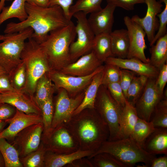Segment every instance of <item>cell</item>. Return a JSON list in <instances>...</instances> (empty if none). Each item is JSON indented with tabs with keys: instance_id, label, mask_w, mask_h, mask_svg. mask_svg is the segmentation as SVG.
<instances>
[{
	"instance_id": "30bf717a",
	"label": "cell",
	"mask_w": 167,
	"mask_h": 167,
	"mask_svg": "<svg viewBox=\"0 0 167 167\" xmlns=\"http://www.w3.org/2000/svg\"><path fill=\"white\" fill-rule=\"evenodd\" d=\"M103 68L102 65L92 74L85 76L69 75L55 71H50L47 74L56 90L63 88L70 96L74 97L84 91L90 83L94 76Z\"/></svg>"
},
{
	"instance_id": "603a6c76",
	"label": "cell",
	"mask_w": 167,
	"mask_h": 167,
	"mask_svg": "<svg viewBox=\"0 0 167 167\" xmlns=\"http://www.w3.org/2000/svg\"><path fill=\"white\" fill-rule=\"evenodd\" d=\"M139 118L134 105L126 99L119 118L120 139L130 137Z\"/></svg>"
},
{
	"instance_id": "836d02e7",
	"label": "cell",
	"mask_w": 167,
	"mask_h": 167,
	"mask_svg": "<svg viewBox=\"0 0 167 167\" xmlns=\"http://www.w3.org/2000/svg\"><path fill=\"white\" fill-rule=\"evenodd\" d=\"M148 78L143 75H136L133 79L127 92V100L134 105L142 93Z\"/></svg>"
},
{
	"instance_id": "60d3db41",
	"label": "cell",
	"mask_w": 167,
	"mask_h": 167,
	"mask_svg": "<svg viewBox=\"0 0 167 167\" xmlns=\"http://www.w3.org/2000/svg\"><path fill=\"white\" fill-rule=\"evenodd\" d=\"M106 86L114 99L119 105L123 107L126 99L119 82L109 84Z\"/></svg>"
},
{
	"instance_id": "d6986e66",
	"label": "cell",
	"mask_w": 167,
	"mask_h": 167,
	"mask_svg": "<svg viewBox=\"0 0 167 167\" xmlns=\"http://www.w3.org/2000/svg\"><path fill=\"white\" fill-rule=\"evenodd\" d=\"M104 63L116 66L121 69L127 70L148 78H156L159 72L158 69L150 63H145L135 58H121L110 57Z\"/></svg>"
},
{
	"instance_id": "c3c4849f",
	"label": "cell",
	"mask_w": 167,
	"mask_h": 167,
	"mask_svg": "<svg viewBox=\"0 0 167 167\" xmlns=\"http://www.w3.org/2000/svg\"><path fill=\"white\" fill-rule=\"evenodd\" d=\"M66 166L73 167H93L92 164L90 159H88L87 157H83L76 160L71 163L67 165Z\"/></svg>"
},
{
	"instance_id": "52a82bcc",
	"label": "cell",
	"mask_w": 167,
	"mask_h": 167,
	"mask_svg": "<svg viewBox=\"0 0 167 167\" xmlns=\"http://www.w3.org/2000/svg\"><path fill=\"white\" fill-rule=\"evenodd\" d=\"M123 107L112 96L107 87L101 84L94 103V108L108 125L109 137L108 140L120 139L119 120Z\"/></svg>"
},
{
	"instance_id": "db71d44e",
	"label": "cell",
	"mask_w": 167,
	"mask_h": 167,
	"mask_svg": "<svg viewBox=\"0 0 167 167\" xmlns=\"http://www.w3.org/2000/svg\"><path fill=\"white\" fill-rule=\"evenodd\" d=\"M5 166L4 159L1 152H0V167Z\"/></svg>"
},
{
	"instance_id": "f1b7e54d",
	"label": "cell",
	"mask_w": 167,
	"mask_h": 167,
	"mask_svg": "<svg viewBox=\"0 0 167 167\" xmlns=\"http://www.w3.org/2000/svg\"><path fill=\"white\" fill-rule=\"evenodd\" d=\"M25 0H14L8 6L4 7L0 13V27L8 19L15 18L20 22L25 20L28 17L25 4Z\"/></svg>"
},
{
	"instance_id": "816d5d0a",
	"label": "cell",
	"mask_w": 167,
	"mask_h": 167,
	"mask_svg": "<svg viewBox=\"0 0 167 167\" xmlns=\"http://www.w3.org/2000/svg\"><path fill=\"white\" fill-rule=\"evenodd\" d=\"M7 124L5 121H0V133L3 130Z\"/></svg>"
},
{
	"instance_id": "7a4b0ae2",
	"label": "cell",
	"mask_w": 167,
	"mask_h": 167,
	"mask_svg": "<svg viewBox=\"0 0 167 167\" xmlns=\"http://www.w3.org/2000/svg\"><path fill=\"white\" fill-rule=\"evenodd\" d=\"M64 126L82 150L94 153L109 138L108 125L95 108L73 115Z\"/></svg>"
},
{
	"instance_id": "5bb4252c",
	"label": "cell",
	"mask_w": 167,
	"mask_h": 167,
	"mask_svg": "<svg viewBox=\"0 0 167 167\" xmlns=\"http://www.w3.org/2000/svg\"><path fill=\"white\" fill-rule=\"evenodd\" d=\"M6 103L26 114L41 115L34 97L23 90L15 89L0 92V104Z\"/></svg>"
},
{
	"instance_id": "ffe728a7",
	"label": "cell",
	"mask_w": 167,
	"mask_h": 167,
	"mask_svg": "<svg viewBox=\"0 0 167 167\" xmlns=\"http://www.w3.org/2000/svg\"><path fill=\"white\" fill-rule=\"evenodd\" d=\"M115 8L114 6L107 4L105 8L90 14L88 21L95 35L111 32Z\"/></svg>"
},
{
	"instance_id": "7dc6e473",
	"label": "cell",
	"mask_w": 167,
	"mask_h": 167,
	"mask_svg": "<svg viewBox=\"0 0 167 167\" xmlns=\"http://www.w3.org/2000/svg\"><path fill=\"white\" fill-rule=\"evenodd\" d=\"M13 89L8 74L0 75V92Z\"/></svg>"
},
{
	"instance_id": "e575fe53",
	"label": "cell",
	"mask_w": 167,
	"mask_h": 167,
	"mask_svg": "<svg viewBox=\"0 0 167 167\" xmlns=\"http://www.w3.org/2000/svg\"><path fill=\"white\" fill-rule=\"evenodd\" d=\"M103 0H77L69 9L71 18L75 13L82 11L87 15L99 11L102 9L101 6Z\"/></svg>"
},
{
	"instance_id": "1f68e13d",
	"label": "cell",
	"mask_w": 167,
	"mask_h": 167,
	"mask_svg": "<svg viewBox=\"0 0 167 167\" xmlns=\"http://www.w3.org/2000/svg\"><path fill=\"white\" fill-rule=\"evenodd\" d=\"M163 98L158 103L152 113L150 121L155 128H167V95L164 92Z\"/></svg>"
},
{
	"instance_id": "f546056e",
	"label": "cell",
	"mask_w": 167,
	"mask_h": 167,
	"mask_svg": "<svg viewBox=\"0 0 167 167\" xmlns=\"http://www.w3.org/2000/svg\"><path fill=\"white\" fill-rule=\"evenodd\" d=\"M0 152L4 159L5 167H23L18 151L4 138H0Z\"/></svg>"
},
{
	"instance_id": "83f0119b",
	"label": "cell",
	"mask_w": 167,
	"mask_h": 167,
	"mask_svg": "<svg viewBox=\"0 0 167 167\" xmlns=\"http://www.w3.org/2000/svg\"><path fill=\"white\" fill-rule=\"evenodd\" d=\"M92 51L103 63L108 58L113 57L110 34L103 33L95 35Z\"/></svg>"
},
{
	"instance_id": "74e56055",
	"label": "cell",
	"mask_w": 167,
	"mask_h": 167,
	"mask_svg": "<svg viewBox=\"0 0 167 167\" xmlns=\"http://www.w3.org/2000/svg\"><path fill=\"white\" fill-rule=\"evenodd\" d=\"M10 81L14 89L23 90L26 81V72L25 65L22 62L10 74Z\"/></svg>"
},
{
	"instance_id": "d590c367",
	"label": "cell",
	"mask_w": 167,
	"mask_h": 167,
	"mask_svg": "<svg viewBox=\"0 0 167 167\" xmlns=\"http://www.w3.org/2000/svg\"><path fill=\"white\" fill-rule=\"evenodd\" d=\"M93 167H127L113 155L106 152L97 154L91 159Z\"/></svg>"
},
{
	"instance_id": "277c9868",
	"label": "cell",
	"mask_w": 167,
	"mask_h": 167,
	"mask_svg": "<svg viewBox=\"0 0 167 167\" xmlns=\"http://www.w3.org/2000/svg\"><path fill=\"white\" fill-rule=\"evenodd\" d=\"M102 152L110 153L127 167H133L141 162L145 167H150L156 155L147 152L130 137L113 141L107 140L102 143L98 149L89 157Z\"/></svg>"
},
{
	"instance_id": "e0dca14e",
	"label": "cell",
	"mask_w": 167,
	"mask_h": 167,
	"mask_svg": "<svg viewBox=\"0 0 167 167\" xmlns=\"http://www.w3.org/2000/svg\"><path fill=\"white\" fill-rule=\"evenodd\" d=\"M145 3L147 6L145 16L140 18L135 15L131 19L143 29L150 44L154 37L156 31L158 29L159 23L157 15L162 11L163 5L157 0H145Z\"/></svg>"
},
{
	"instance_id": "7bdbcfd3",
	"label": "cell",
	"mask_w": 167,
	"mask_h": 167,
	"mask_svg": "<svg viewBox=\"0 0 167 167\" xmlns=\"http://www.w3.org/2000/svg\"><path fill=\"white\" fill-rule=\"evenodd\" d=\"M107 4L120 7L127 11L134 9L135 5L144 3L145 0H106Z\"/></svg>"
},
{
	"instance_id": "6f0895ef",
	"label": "cell",
	"mask_w": 167,
	"mask_h": 167,
	"mask_svg": "<svg viewBox=\"0 0 167 167\" xmlns=\"http://www.w3.org/2000/svg\"></svg>"
},
{
	"instance_id": "8fae6325",
	"label": "cell",
	"mask_w": 167,
	"mask_h": 167,
	"mask_svg": "<svg viewBox=\"0 0 167 167\" xmlns=\"http://www.w3.org/2000/svg\"><path fill=\"white\" fill-rule=\"evenodd\" d=\"M156 78H148L142 93L134 105L139 118L147 121H150L152 113L164 96V93H161L156 86Z\"/></svg>"
},
{
	"instance_id": "bcb514c9",
	"label": "cell",
	"mask_w": 167,
	"mask_h": 167,
	"mask_svg": "<svg viewBox=\"0 0 167 167\" xmlns=\"http://www.w3.org/2000/svg\"><path fill=\"white\" fill-rule=\"evenodd\" d=\"M16 109L12 105L6 103L0 104V121L9 119L15 114Z\"/></svg>"
},
{
	"instance_id": "f907efd6",
	"label": "cell",
	"mask_w": 167,
	"mask_h": 167,
	"mask_svg": "<svg viewBox=\"0 0 167 167\" xmlns=\"http://www.w3.org/2000/svg\"><path fill=\"white\" fill-rule=\"evenodd\" d=\"M30 4L40 7H47L49 6V0H25Z\"/></svg>"
},
{
	"instance_id": "4dcf8cb0",
	"label": "cell",
	"mask_w": 167,
	"mask_h": 167,
	"mask_svg": "<svg viewBox=\"0 0 167 167\" xmlns=\"http://www.w3.org/2000/svg\"><path fill=\"white\" fill-rule=\"evenodd\" d=\"M155 129L151 121L139 118L130 137L143 148L146 139Z\"/></svg>"
},
{
	"instance_id": "4fadbf2b",
	"label": "cell",
	"mask_w": 167,
	"mask_h": 167,
	"mask_svg": "<svg viewBox=\"0 0 167 167\" xmlns=\"http://www.w3.org/2000/svg\"><path fill=\"white\" fill-rule=\"evenodd\" d=\"M124 22L129 36L130 47L126 58H135L146 63H150L149 58L145 54L147 48L145 37L146 33L142 27L128 16L124 17Z\"/></svg>"
},
{
	"instance_id": "ba28073f",
	"label": "cell",
	"mask_w": 167,
	"mask_h": 167,
	"mask_svg": "<svg viewBox=\"0 0 167 167\" xmlns=\"http://www.w3.org/2000/svg\"><path fill=\"white\" fill-rule=\"evenodd\" d=\"M87 15L83 12L79 11L73 15L77 19L75 27L77 38L72 43L70 47L72 62L92 50L95 35L89 25Z\"/></svg>"
},
{
	"instance_id": "7c38bea8",
	"label": "cell",
	"mask_w": 167,
	"mask_h": 167,
	"mask_svg": "<svg viewBox=\"0 0 167 167\" xmlns=\"http://www.w3.org/2000/svg\"><path fill=\"white\" fill-rule=\"evenodd\" d=\"M44 139V145L47 152L68 154L79 149L77 143L64 125L52 130Z\"/></svg>"
},
{
	"instance_id": "681fc988",
	"label": "cell",
	"mask_w": 167,
	"mask_h": 167,
	"mask_svg": "<svg viewBox=\"0 0 167 167\" xmlns=\"http://www.w3.org/2000/svg\"><path fill=\"white\" fill-rule=\"evenodd\" d=\"M150 167H167V155L155 158L152 161Z\"/></svg>"
},
{
	"instance_id": "6da1fadb",
	"label": "cell",
	"mask_w": 167,
	"mask_h": 167,
	"mask_svg": "<svg viewBox=\"0 0 167 167\" xmlns=\"http://www.w3.org/2000/svg\"><path fill=\"white\" fill-rule=\"evenodd\" d=\"M28 17L19 23L10 22L4 30L5 34L18 32L30 28L33 32L31 37L39 44L42 43L51 31L65 26L70 21L62 8L55 6L41 7L26 2Z\"/></svg>"
},
{
	"instance_id": "9f6ffc18",
	"label": "cell",
	"mask_w": 167,
	"mask_h": 167,
	"mask_svg": "<svg viewBox=\"0 0 167 167\" xmlns=\"http://www.w3.org/2000/svg\"><path fill=\"white\" fill-rule=\"evenodd\" d=\"M5 38V35H2L0 34V41H2Z\"/></svg>"
},
{
	"instance_id": "b9f144b4",
	"label": "cell",
	"mask_w": 167,
	"mask_h": 167,
	"mask_svg": "<svg viewBox=\"0 0 167 167\" xmlns=\"http://www.w3.org/2000/svg\"><path fill=\"white\" fill-rule=\"evenodd\" d=\"M136 75V73L133 71L121 69L119 83L126 98L127 91Z\"/></svg>"
},
{
	"instance_id": "8d00e7d4",
	"label": "cell",
	"mask_w": 167,
	"mask_h": 167,
	"mask_svg": "<svg viewBox=\"0 0 167 167\" xmlns=\"http://www.w3.org/2000/svg\"><path fill=\"white\" fill-rule=\"evenodd\" d=\"M40 109L42 118L45 137L48 136L52 131V123L54 110L53 97L45 101L41 105Z\"/></svg>"
},
{
	"instance_id": "2e32d148",
	"label": "cell",
	"mask_w": 167,
	"mask_h": 167,
	"mask_svg": "<svg viewBox=\"0 0 167 167\" xmlns=\"http://www.w3.org/2000/svg\"><path fill=\"white\" fill-rule=\"evenodd\" d=\"M9 126L0 133V138L13 140L21 131L30 126L42 122L41 115L26 114L18 109L11 118L5 121Z\"/></svg>"
},
{
	"instance_id": "f6af8a7d",
	"label": "cell",
	"mask_w": 167,
	"mask_h": 167,
	"mask_svg": "<svg viewBox=\"0 0 167 167\" xmlns=\"http://www.w3.org/2000/svg\"><path fill=\"white\" fill-rule=\"evenodd\" d=\"M73 0H49V6H58L62 9L67 18L71 20L69 9L72 4Z\"/></svg>"
},
{
	"instance_id": "ab89813d",
	"label": "cell",
	"mask_w": 167,
	"mask_h": 167,
	"mask_svg": "<svg viewBox=\"0 0 167 167\" xmlns=\"http://www.w3.org/2000/svg\"><path fill=\"white\" fill-rule=\"evenodd\" d=\"M159 1L161 3L163 2L165 6L164 10L157 15L159 19V27L156 33L150 44V46L154 44L158 39L167 34V0H159Z\"/></svg>"
},
{
	"instance_id": "3957f363",
	"label": "cell",
	"mask_w": 167,
	"mask_h": 167,
	"mask_svg": "<svg viewBox=\"0 0 167 167\" xmlns=\"http://www.w3.org/2000/svg\"><path fill=\"white\" fill-rule=\"evenodd\" d=\"M75 26L71 20L66 26L51 32L40 44L51 71H60L72 62L70 47L76 35Z\"/></svg>"
},
{
	"instance_id": "f5cc1de1",
	"label": "cell",
	"mask_w": 167,
	"mask_h": 167,
	"mask_svg": "<svg viewBox=\"0 0 167 167\" xmlns=\"http://www.w3.org/2000/svg\"><path fill=\"white\" fill-rule=\"evenodd\" d=\"M12 0H0V13L2 8L5 6V2L6 1H11Z\"/></svg>"
},
{
	"instance_id": "d6a6232c",
	"label": "cell",
	"mask_w": 167,
	"mask_h": 167,
	"mask_svg": "<svg viewBox=\"0 0 167 167\" xmlns=\"http://www.w3.org/2000/svg\"><path fill=\"white\" fill-rule=\"evenodd\" d=\"M47 151L44 144H40L38 148L20 159L25 167H44L45 155Z\"/></svg>"
},
{
	"instance_id": "f35d334b",
	"label": "cell",
	"mask_w": 167,
	"mask_h": 167,
	"mask_svg": "<svg viewBox=\"0 0 167 167\" xmlns=\"http://www.w3.org/2000/svg\"><path fill=\"white\" fill-rule=\"evenodd\" d=\"M121 69L118 66L106 64L104 66L101 84L106 86L113 83L119 82Z\"/></svg>"
},
{
	"instance_id": "484cf974",
	"label": "cell",
	"mask_w": 167,
	"mask_h": 167,
	"mask_svg": "<svg viewBox=\"0 0 167 167\" xmlns=\"http://www.w3.org/2000/svg\"><path fill=\"white\" fill-rule=\"evenodd\" d=\"M56 90L54 84L47 73L38 80L36 85L34 99L40 108L45 101L53 97Z\"/></svg>"
},
{
	"instance_id": "ac0fdd59",
	"label": "cell",
	"mask_w": 167,
	"mask_h": 167,
	"mask_svg": "<svg viewBox=\"0 0 167 167\" xmlns=\"http://www.w3.org/2000/svg\"><path fill=\"white\" fill-rule=\"evenodd\" d=\"M103 63L92 51L68 65L60 71L69 75L85 76L92 73Z\"/></svg>"
},
{
	"instance_id": "9c48e42d",
	"label": "cell",
	"mask_w": 167,
	"mask_h": 167,
	"mask_svg": "<svg viewBox=\"0 0 167 167\" xmlns=\"http://www.w3.org/2000/svg\"><path fill=\"white\" fill-rule=\"evenodd\" d=\"M57 90L58 93L54 103L52 131L64 126L70 120L82 102L84 95L85 90L74 97L70 96L63 88Z\"/></svg>"
},
{
	"instance_id": "8992f818",
	"label": "cell",
	"mask_w": 167,
	"mask_h": 167,
	"mask_svg": "<svg viewBox=\"0 0 167 167\" xmlns=\"http://www.w3.org/2000/svg\"><path fill=\"white\" fill-rule=\"evenodd\" d=\"M33 32L30 28L18 32L5 34V38L0 43V66L8 75L22 62L21 54L25 41Z\"/></svg>"
},
{
	"instance_id": "44dd1931",
	"label": "cell",
	"mask_w": 167,
	"mask_h": 167,
	"mask_svg": "<svg viewBox=\"0 0 167 167\" xmlns=\"http://www.w3.org/2000/svg\"><path fill=\"white\" fill-rule=\"evenodd\" d=\"M143 148L150 153L167 155V128H155L146 139Z\"/></svg>"
},
{
	"instance_id": "d4e9b609",
	"label": "cell",
	"mask_w": 167,
	"mask_h": 167,
	"mask_svg": "<svg viewBox=\"0 0 167 167\" xmlns=\"http://www.w3.org/2000/svg\"><path fill=\"white\" fill-rule=\"evenodd\" d=\"M103 69L94 76L90 83L85 89L83 99L80 105L74 112L73 115L86 109L94 108L96 97L99 88L101 84Z\"/></svg>"
},
{
	"instance_id": "cb8c5ba5",
	"label": "cell",
	"mask_w": 167,
	"mask_h": 167,
	"mask_svg": "<svg viewBox=\"0 0 167 167\" xmlns=\"http://www.w3.org/2000/svg\"><path fill=\"white\" fill-rule=\"evenodd\" d=\"M113 57L121 58H127L130 42L127 29H121L112 31L110 33Z\"/></svg>"
},
{
	"instance_id": "ee69618b",
	"label": "cell",
	"mask_w": 167,
	"mask_h": 167,
	"mask_svg": "<svg viewBox=\"0 0 167 167\" xmlns=\"http://www.w3.org/2000/svg\"><path fill=\"white\" fill-rule=\"evenodd\" d=\"M167 82V64H164L159 70L155 84L159 91L163 94L164 89Z\"/></svg>"
},
{
	"instance_id": "4316f807",
	"label": "cell",
	"mask_w": 167,
	"mask_h": 167,
	"mask_svg": "<svg viewBox=\"0 0 167 167\" xmlns=\"http://www.w3.org/2000/svg\"><path fill=\"white\" fill-rule=\"evenodd\" d=\"M150 49V63L159 70L167 61V34L158 39Z\"/></svg>"
},
{
	"instance_id": "7402d4cb",
	"label": "cell",
	"mask_w": 167,
	"mask_h": 167,
	"mask_svg": "<svg viewBox=\"0 0 167 167\" xmlns=\"http://www.w3.org/2000/svg\"><path fill=\"white\" fill-rule=\"evenodd\" d=\"M94 153L92 151L80 149L68 154H57L47 152L45 156L44 167H62L66 166L76 160L84 157H88Z\"/></svg>"
},
{
	"instance_id": "5b68a950",
	"label": "cell",
	"mask_w": 167,
	"mask_h": 167,
	"mask_svg": "<svg viewBox=\"0 0 167 167\" xmlns=\"http://www.w3.org/2000/svg\"><path fill=\"white\" fill-rule=\"evenodd\" d=\"M26 72L24 91L34 97L36 83L51 71L46 55L40 44L31 37L26 42L21 54Z\"/></svg>"
},
{
	"instance_id": "9a60e30c",
	"label": "cell",
	"mask_w": 167,
	"mask_h": 167,
	"mask_svg": "<svg viewBox=\"0 0 167 167\" xmlns=\"http://www.w3.org/2000/svg\"><path fill=\"white\" fill-rule=\"evenodd\" d=\"M43 130L41 122L27 127L16 136L14 143L18 147L20 156L24 157L38 148Z\"/></svg>"
},
{
	"instance_id": "11a10c76",
	"label": "cell",
	"mask_w": 167,
	"mask_h": 167,
	"mask_svg": "<svg viewBox=\"0 0 167 167\" xmlns=\"http://www.w3.org/2000/svg\"><path fill=\"white\" fill-rule=\"evenodd\" d=\"M6 74L8 73L2 67L0 66V75Z\"/></svg>"
}]
</instances>
